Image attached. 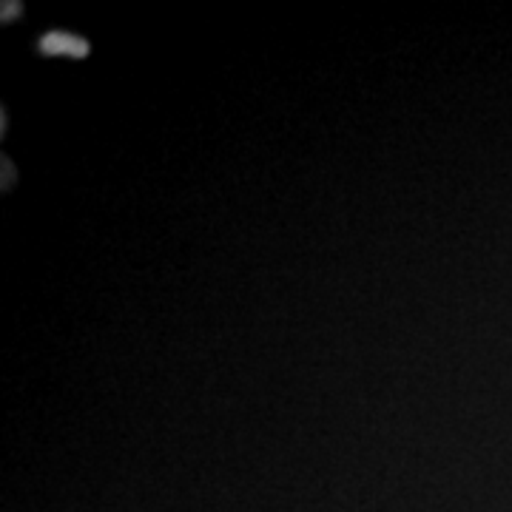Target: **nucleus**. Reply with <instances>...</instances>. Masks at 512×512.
<instances>
[]
</instances>
